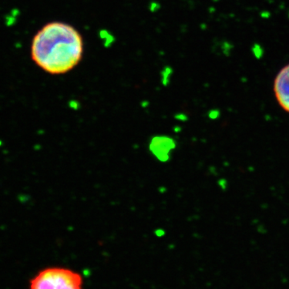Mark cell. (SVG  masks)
Returning a JSON list of instances; mask_svg holds the SVG:
<instances>
[{
	"instance_id": "3957f363",
	"label": "cell",
	"mask_w": 289,
	"mask_h": 289,
	"mask_svg": "<svg viewBox=\"0 0 289 289\" xmlns=\"http://www.w3.org/2000/svg\"><path fill=\"white\" fill-rule=\"evenodd\" d=\"M273 92L279 105L289 113V64L285 65L275 76Z\"/></svg>"
},
{
	"instance_id": "6da1fadb",
	"label": "cell",
	"mask_w": 289,
	"mask_h": 289,
	"mask_svg": "<svg viewBox=\"0 0 289 289\" xmlns=\"http://www.w3.org/2000/svg\"><path fill=\"white\" fill-rule=\"evenodd\" d=\"M84 40L79 31L69 23L54 21L35 35L31 55L39 69L52 75H63L81 61Z\"/></svg>"
},
{
	"instance_id": "7a4b0ae2",
	"label": "cell",
	"mask_w": 289,
	"mask_h": 289,
	"mask_svg": "<svg viewBox=\"0 0 289 289\" xmlns=\"http://www.w3.org/2000/svg\"><path fill=\"white\" fill-rule=\"evenodd\" d=\"M29 289H83V278L71 269L48 267L30 281Z\"/></svg>"
}]
</instances>
